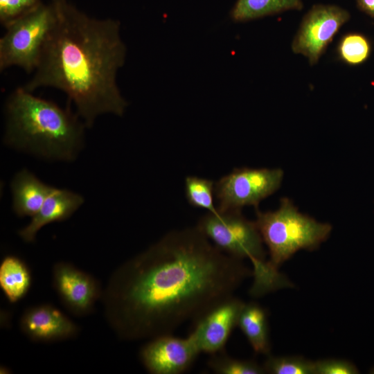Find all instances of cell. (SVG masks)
I'll list each match as a JSON object with an SVG mask.
<instances>
[{
	"instance_id": "cell-1",
	"label": "cell",
	"mask_w": 374,
	"mask_h": 374,
	"mask_svg": "<svg viewBox=\"0 0 374 374\" xmlns=\"http://www.w3.org/2000/svg\"><path fill=\"white\" fill-rule=\"evenodd\" d=\"M252 276L242 260L218 249L197 226L170 231L116 272L109 317L127 339L172 334Z\"/></svg>"
},
{
	"instance_id": "cell-2",
	"label": "cell",
	"mask_w": 374,
	"mask_h": 374,
	"mask_svg": "<svg viewBox=\"0 0 374 374\" xmlns=\"http://www.w3.org/2000/svg\"><path fill=\"white\" fill-rule=\"evenodd\" d=\"M51 2L55 23L22 87L33 93L42 87L63 91L87 127L103 114L122 116L128 104L116 82L127 55L120 22L90 17L66 0Z\"/></svg>"
},
{
	"instance_id": "cell-3",
	"label": "cell",
	"mask_w": 374,
	"mask_h": 374,
	"mask_svg": "<svg viewBox=\"0 0 374 374\" xmlns=\"http://www.w3.org/2000/svg\"><path fill=\"white\" fill-rule=\"evenodd\" d=\"M4 114L3 143L16 150L46 160L71 161L83 147L87 127L76 113L22 87L8 97Z\"/></svg>"
},
{
	"instance_id": "cell-4",
	"label": "cell",
	"mask_w": 374,
	"mask_h": 374,
	"mask_svg": "<svg viewBox=\"0 0 374 374\" xmlns=\"http://www.w3.org/2000/svg\"><path fill=\"white\" fill-rule=\"evenodd\" d=\"M198 229L220 251L240 260L249 258L253 266V294H261L283 285L284 278L266 261L263 240L255 222L241 210L207 213L198 222Z\"/></svg>"
},
{
	"instance_id": "cell-5",
	"label": "cell",
	"mask_w": 374,
	"mask_h": 374,
	"mask_svg": "<svg viewBox=\"0 0 374 374\" xmlns=\"http://www.w3.org/2000/svg\"><path fill=\"white\" fill-rule=\"evenodd\" d=\"M256 211L255 222L269 253L268 262L276 270L298 251L318 248L332 229L328 223L300 213L287 197L280 199L276 211Z\"/></svg>"
},
{
	"instance_id": "cell-6",
	"label": "cell",
	"mask_w": 374,
	"mask_h": 374,
	"mask_svg": "<svg viewBox=\"0 0 374 374\" xmlns=\"http://www.w3.org/2000/svg\"><path fill=\"white\" fill-rule=\"evenodd\" d=\"M56 17L53 2L42 3L4 27L6 32L0 39V71L15 66L33 73Z\"/></svg>"
},
{
	"instance_id": "cell-7",
	"label": "cell",
	"mask_w": 374,
	"mask_h": 374,
	"mask_svg": "<svg viewBox=\"0 0 374 374\" xmlns=\"http://www.w3.org/2000/svg\"><path fill=\"white\" fill-rule=\"evenodd\" d=\"M284 176L280 168H241L215 182L217 210H241L245 206L258 208L259 203L274 193Z\"/></svg>"
},
{
	"instance_id": "cell-8",
	"label": "cell",
	"mask_w": 374,
	"mask_h": 374,
	"mask_svg": "<svg viewBox=\"0 0 374 374\" xmlns=\"http://www.w3.org/2000/svg\"><path fill=\"white\" fill-rule=\"evenodd\" d=\"M350 13L335 5H314L303 17L292 42V50L316 64Z\"/></svg>"
},
{
	"instance_id": "cell-9",
	"label": "cell",
	"mask_w": 374,
	"mask_h": 374,
	"mask_svg": "<svg viewBox=\"0 0 374 374\" xmlns=\"http://www.w3.org/2000/svg\"><path fill=\"white\" fill-rule=\"evenodd\" d=\"M244 303L231 296L208 310L194 323L189 334L200 353L214 355L224 351Z\"/></svg>"
},
{
	"instance_id": "cell-10",
	"label": "cell",
	"mask_w": 374,
	"mask_h": 374,
	"mask_svg": "<svg viewBox=\"0 0 374 374\" xmlns=\"http://www.w3.org/2000/svg\"><path fill=\"white\" fill-rule=\"evenodd\" d=\"M200 351L191 336L181 338L172 334L152 339L141 350L147 370L153 374H181L195 362Z\"/></svg>"
},
{
	"instance_id": "cell-11",
	"label": "cell",
	"mask_w": 374,
	"mask_h": 374,
	"mask_svg": "<svg viewBox=\"0 0 374 374\" xmlns=\"http://www.w3.org/2000/svg\"><path fill=\"white\" fill-rule=\"evenodd\" d=\"M54 284L64 303L77 312L91 309L97 298L98 289L93 279L66 263L54 267Z\"/></svg>"
},
{
	"instance_id": "cell-12",
	"label": "cell",
	"mask_w": 374,
	"mask_h": 374,
	"mask_svg": "<svg viewBox=\"0 0 374 374\" xmlns=\"http://www.w3.org/2000/svg\"><path fill=\"white\" fill-rule=\"evenodd\" d=\"M83 202L84 199L80 194L53 187L30 223L19 231V236L26 242H33L41 228L51 222L66 220Z\"/></svg>"
},
{
	"instance_id": "cell-13",
	"label": "cell",
	"mask_w": 374,
	"mask_h": 374,
	"mask_svg": "<svg viewBox=\"0 0 374 374\" xmlns=\"http://www.w3.org/2000/svg\"><path fill=\"white\" fill-rule=\"evenodd\" d=\"M26 335L37 340H54L69 337L75 332V325L57 309L40 305L28 310L21 319Z\"/></svg>"
},
{
	"instance_id": "cell-14",
	"label": "cell",
	"mask_w": 374,
	"mask_h": 374,
	"mask_svg": "<svg viewBox=\"0 0 374 374\" xmlns=\"http://www.w3.org/2000/svg\"><path fill=\"white\" fill-rule=\"evenodd\" d=\"M53 187L44 183L27 169L19 171L11 182L12 210L19 217H33Z\"/></svg>"
},
{
	"instance_id": "cell-15",
	"label": "cell",
	"mask_w": 374,
	"mask_h": 374,
	"mask_svg": "<svg viewBox=\"0 0 374 374\" xmlns=\"http://www.w3.org/2000/svg\"><path fill=\"white\" fill-rule=\"evenodd\" d=\"M237 326L256 353L269 355L270 343L267 314L262 307L253 302L244 303L240 313Z\"/></svg>"
},
{
	"instance_id": "cell-16",
	"label": "cell",
	"mask_w": 374,
	"mask_h": 374,
	"mask_svg": "<svg viewBox=\"0 0 374 374\" xmlns=\"http://www.w3.org/2000/svg\"><path fill=\"white\" fill-rule=\"evenodd\" d=\"M301 0H238L231 11L235 22H245L287 10H301Z\"/></svg>"
},
{
	"instance_id": "cell-17",
	"label": "cell",
	"mask_w": 374,
	"mask_h": 374,
	"mask_svg": "<svg viewBox=\"0 0 374 374\" xmlns=\"http://www.w3.org/2000/svg\"><path fill=\"white\" fill-rule=\"evenodd\" d=\"M30 276L24 263L15 256H6L0 265V285L8 299L16 302L27 292Z\"/></svg>"
},
{
	"instance_id": "cell-18",
	"label": "cell",
	"mask_w": 374,
	"mask_h": 374,
	"mask_svg": "<svg viewBox=\"0 0 374 374\" xmlns=\"http://www.w3.org/2000/svg\"><path fill=\"white\" fill-rule=\"evenodd\" d=\"M372 45L369 39L362 33H349L339 39L337 53L340 60L350 66L364 63L370 57Z\"/></svg>"
},
{
	"instance_id": "cell-19",
	"label": "cell",
	"mask_w": 374,
	"mask_h": 374,
	"mask_svg": "<svg viewBox=\"0 0 374 374\" xmlns=\"http://www.w3.org/2000/svg\"><path fill=\"white\" fill-rule=\"evenodd\" d=\"M186 198L192 206L205 209L208 213H217L214 203L215 182L211 179L195 176L185 179Z\"/></svg>"
},
{
	"instance_id": "cell-20",
	"label": "cell",
	"mask_w": 374,
	"mask_h": 374,
	"mask_svg": "<svg viewBox=\"0 0 374 374\" xmlns=\"http://www.w3.org/2000/svg\"><path fill=\"white\" fill-rule=\"evenodd\" d=\"M208 366L218 374H263V366L253 360L238 359L222 351L214 355L208 361Z\"/></svg>"
},
{
	"instance_id": "cell-21",
	"label": "cell",
	"mask_w": 374,
	"mask_h": 374,
	"mask_svg": "<svg viewBox=\"0 0 374 374\" xmlns=\"http://www.w3.org/2000/svg\"><path fill=\"white\" fill-rule=\"evenodd\" d=\"M265 373L314 374V362L301 357H274L268 355L262 365Z\"/></svg>"
},
{
	"instance_id": "cell-22",
	"label": "cell",
	"mask_w": 374,
	"mask_h": 374,
	"mask_svg": "<svg viewBox=\"0 0 374 374\" xmlns=\"http://www.w3.org/2000/svg\"><path fill=\"white\" fill-rule=\"evenodd\" d=\"M40 0H0V21L3 27L33 11Z\"/></svg>"
},
{
	"instance_id": "cell-23",
	"label": "cell",
	"mask_w": 374,
	"mask_h": 374,
	"mask_svg": "<svg viewBox=\"0 0 374 374\" xmlns=\"http://www.w3.org/2000/svg\"><path fill=\"white\" fill-rule=\"evenodd\" d=\"M357 368L351 362L337 359L314 362V374H357Z\"/></svg>"
},
{
	"instance_id": "cell-24",
	"label": "cell",
	"mask_w": 374,
	"mask_h": 374,
	"mask_svg": "<svg viewBox=\"0 0 374 374\" xmlns=\"http://www.w3.org/2000/svg\"><path fill=\"white\" fill-rule=\"evenodd\" d=\"M360 10L374 18V0H356Z\"/></svg>"
}]
</instances>
